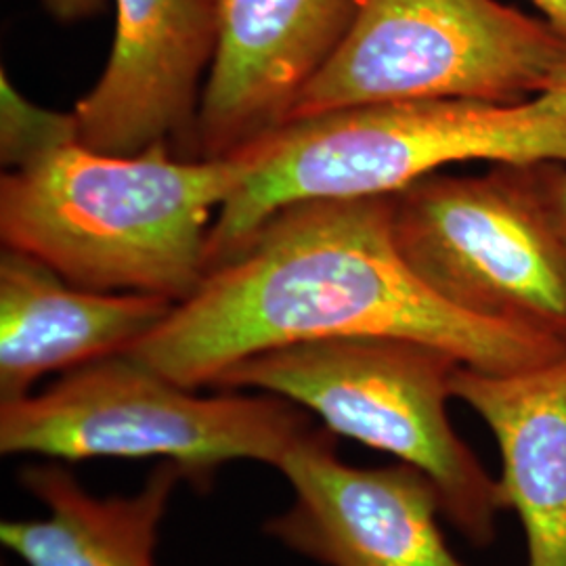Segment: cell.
<instances>
[{
	"instance_id": "8fae6325",
	"label": "cell",
	"mask_w": 566,
	"mask_h": 566,
	"mask_svg": "<svg viewBox=\"0 0 566 566\" xmlns=\"http://www.w3.org/2000/svg\"><path fill=\"white\" fill-rule=\"evenodd\" d=\"M175 303L133 292H95L18 250L0 254V403L32 395L49 374L126 355Z\"/></svg>"
},
{
	"instance_id": "2e32d148",
	"label": "cell",
	"mask_w": 566,
	"mask_h": 566,
	"mask_svg": "<svg viewBox=\"0 0 566 566\" xmlns=\"http://www.w3.org/2000/svg\"><path fill=\"white\" fill-rule=\"evenodd\" d=\"M55 20L63 23L86 20L105 9L107 0H42Z\"/></svg>"
},
{
	"instance_id": "9c48e42d",
	"label": "cell",
	"mask_w": 566,
	"mask_h": 566,
	"mask_svg": "<svg viewBox=\"0 0 566 566\" xmlns=\"http://www.w3.org/2000/svg\"><path fill=\"white\" fill-rule=\"evenodd\" d=\"M116 36L97 84L76 103V142L112 156L196 147L203 74L217 49V0H116Z\"/></svg>"
},
{
	"instance_id": "ba28073f",
	"label": "cell",
	"mask_w": 566,
	"mask_h": 566,
	"mask_svg": "<svg viewBox=\"0 0 566 566\" xmlns=\"http://www.w3.org/2000/svg\"><path fill=\"white\" fill-rule=\"evenodd\" d=\"M277 470L292 504L264 533L322 566H468L439 526L441 495L422 470L346 464L336 434L315 426Z\"/></svg>"
},
{
	"instance_id": "3957f363",
	"label": "cell",
	"mask_w": 566,
	"mask_h": 566,
	"mask_svg": "<svg viewBox=\"0 0 566 566\" xmlns=\"http://www.w3.org/2000/svg\"><path fill=\"white\" fill-rule=\"evenodd\" d=\"M252 149L212 227L210 269L287 203L392 196L449 164H566V114L535 99L376 103L290 122Z\"/></svg>"
},
{
	"instance_id": "9a60e30c",
	"label": "cell",
	"mask_w": 566,
	"mask_h": 566,
	"mask_svg": "<svg viewBox=\"0 0 566 566\" xmlns=\"http://www.w3.org/2000/svg\"><path fill=\"white\" fill-rule=\"evenodd\" d=\"M533 198L566 240V164H514Z\"/></svg>"
},
{
	"instance_id": "ac0fdd59",
	"label": "cell",
	"mask_w": 566,
	"mask_h": 566,
	"mask_svg": "<svg viewBox=\"0 0 566 566\" xmlns=\"http://www.w3.org/2000/svg\"><path fill=\"white\" fill-rule=\"evenodd\" d=\"M549 28L566 41V0H531Z\"/></svg>"
},
{
	"instance_id": "e0dca14e",
	"label": "cell",
	"mask_w": 566,
	"mask_h": 566,
	"mask_svg": "<svg viewBox=\"0 0 566 566\" xmlns=\"http://www.w3.org/2000/svg\"><path fill=\"white\" fill-rule=\"evenodd\" d=\"M533 99L547 107V109L566 114V61L552 72V76L547 78L542 93Z\"/></svg>"
},
{
	"instance_id": "8992f818",
	"label": "cell",
	"mask_w": 566,
	"mask_h": 566,
	"mask_svg": "<svg viewBox=\"0 0 566 566\" xmlns=\"http://www.w3.org/2000/svg\"><path fill=\"white\" fill-rule=\"evenodd\" d=\"M565 61L546 20L500 0H355L346 36L285 124L376 103H525Z\"/></svg>"
},
{
	"instance_id": "52a82bcc",
	"label": "cell",
	"mask_w": 566,
	"mask_h": 566,
	"mask_svg": "<svg viewBox=\"0 0 566 566\" xmlns=\"http://www.w3.org/2000/svg\"><path fill=\"white\" fill-rule=\"evenodd\" d=\"M392 235L447 303L566 344V240L514 164L407 185L392 193Z\"/></svg>"
},
{
	"instance_id": "30bf717a",
	"label": "cell",
	"mask_w": 566,
	"mask_h": 566,
	"mask_svg": "<svg viewBox=\"0 0 566 566\" xmlns=\"http://www.w3.org/2000/svg\"><path fill=\"white\" fill-rule=\"evenodd\" d=\"M217 49L203 82L196 147L224 158L280 130L343 42L355 0H217Z\"/></svg>"
},
{
	"instance_id": "277c9868",
	"label": "cell",
	"mask_w": 566,
	"mask_h": 566,
	"mask_svg": "<svg viewBox=\"0 0 566 566\" xmlns=\"http://www.w3.org/2000/svg\"><path fill=\"white\" fill-rule=\"evenodd\" d=\"M460 359L403 338H327L243 359L212 388L282 397L346 437L422 470L443 516L474 546H491L506 510L500 481L451 424Z\"/></svg>"
},
{
	"instance_id": "4fadbf2b",
	"label": "cell",
	"mask_w": 566,
	"mask_h": 566,
	"mask_svg": "<svg viewBox=\"0 0 566 566\" xmlns=\"http://www.w3.org/2000/svg\"><path fill=\"white\" fill-rule=\"evenodd\" d=\"M23 489L44 518L2 521L0 542L28 566H156V546L181 468L158 465L130 495L88 493L61 462L23 468Z\"/></svg>"
},
{
	"instance_id": "6da1fadb",
	"label": "cell",
	"mask_w": 566,
	"mask_h": 566,
	"mask_svg": "<svg viewBox=\"0 0 566 566\" xmlns=\"http://www.w3.org/2000/svg\"><path fill=\"white\" fill-rule=\"evenodd\" d=\"M361 336L430 344L493 374L566 353L554 336L443 301L395 243L392 196H367L282 206L126 355L200 390L266 350Z\"/></svg>"
},
{
	"instance_id": "5b68a950",
	"label": "cell",
	"mask_w": 566,
	"mask_h": 566,
	"mask_svg": "<svg viewBox=\"0 0 566 566\" xmlns=\"http://www.w3.org/2000/svg\"><path fill=\"white\" fill-rule=\"evenodd\" d=\"M303 407L256 390L202 397L128 355L63 374L39 395L0 403V453L51 462L158 458L208 491L231 462L282 464L315 428Z\"/></svg>"
},
{
	"instance_id": "7c38bea8",
	"label": "cell",
	"mask_w": 566,
	"mask_h": 566,
	"mask_svg": "<svg viewBox=\"0 0 566 566\" xmlns=\"http://www.w3.org/2000/svg\"><path fill=\"white\" fill-rule=\"evenodd\" d=\"M451 390L500 447L497 481L523 525L526 566H566V353L506 374L460 365Z\"/></svg>"
},
{
	"instance_id": "7a4b0ae2",
	"label": "cell",
	"mask_w": 566,
	"mask_h": 566,
	"mask_svg": "<svg viewBox=\"0 0 566 566\" xmlns=\"http://www.w3.org/2000/svg\"><path fill=\"white\" fill-rule=\"evenodd\" d=\"M256 163L248 147L185 158L168 143L112 156L65 143L0 181V240L84 290L179 304L210 273V233Z\"/></svg>"
},
{
	"instance_id": "5bb4252c",
	"label": "cell",
	"mask_w": 566,
	"mask_h": 566,
	"mask_svg": "<svg viewBox=\"0 0 566 566\" xmlns=\"http://www.w3.org/2000/svg\"><path fill=\"white\" fill-rule=\"evenodd\" d=\"M76 142L74 112L61 114L28 102L2 72L0 78V160L9 170L46 151Z\"/></svg>"
}]
</instances>
